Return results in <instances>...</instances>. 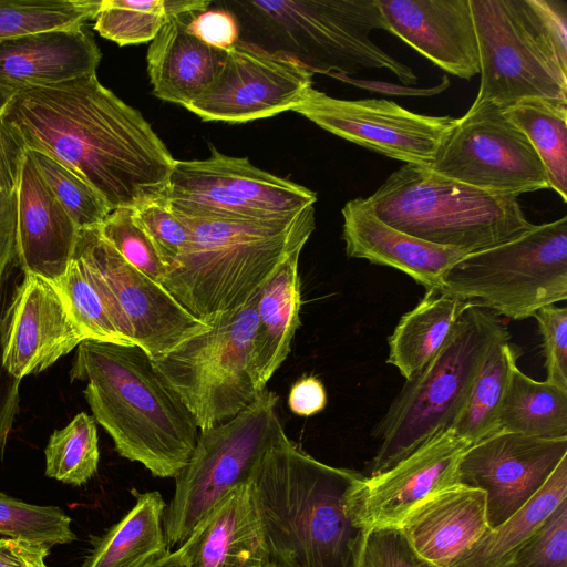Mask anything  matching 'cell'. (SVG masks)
I'll list each match as a JSON object with an SVG mask.
<instances>
[{"label": "cell", "instance_id": "ab89813d", "mask_svg": "<svg viewBox=\"0 0 567 567\" xmlns=\"http://www.w3.org/2000/svg\"><path fill=\"white\" fill-rule=\"evenodd\" d=\"M101 236L135 269L162 284L167 268L134 208L111 210L97 226Z\"/></svg>", "mask_w": 567, "mask_h": 567}, {"label": "cell", "instance_id": "60d3db41", "mask_svg": "<svg viewBox=\"0 0 567 567\" xmlns=\"http://www.w3.org/2000/svg\"><path fill=\"white\" fill-rule=\"evenodd\" d=\"M499 567H567V501Z\"/></svg>", "mask_w": 567, "mask_h": 567}, {"label": "cell", "instance_id": "8d00e7d4", "mask_svg": "<svg viewBox=\"0 0 567 567\" xmlns=\"http://www.w3.org/2000/svg\"><path fill=\"white\" fill-rule=\"evenodd\" d=\"M51 282L86 340L131 344L117 331L103 296L81 259L72 256L64 275Z\"/></svg>", "mask_w": 567, "mask_h": 567}, {"label": "cell", "instance_id": "f1b7e54d", "mask_svg": "<svg viewBox=\"0 0 567 567\" xmlns=\"http://www.w3.org/2000/svg\"><path fill=\"white\" fill-rule=\"evenodd\" d=\"M135 497L132 509L93 542L84 567H150L171 553L162 495L154 491L135 493Z\"/></svg>", "mask_w": 567, "mask_h": 567}, {"label": "cell", "instance_id": "f546056e", "mask_svg": "<svg viewBox=\"0 0 567 567\" xmlns=\"http://www.w3.org/2000/svg\"><path fill=\"white\" fill-rule=\"evenodd\" d=\"M567 501V456L523 507L489 528L450 567H499Z\"/></svg>", "mask_w": 567, "mask_h": 567}, {"label": "cell", "instance_id": "6da1fadb", "mask_svg": "<svg viewBox=\"0 0 567 567\" xmlns=\"http://www.w3.org/2000/svg\"><path fill=\"white\" fill-rule=\"evenodd\" d=\"M2 117L28 150L76 172L111 210L163 197L175 159L143 115L96 73L17 91Z\"/></svg>", "mask_w": 567, "mask_h": 567}, {"label": "cell", "instance_id": "603a6c76", "mask_svg": "<svg viewBox=\"0 0 567 567\" xmlns=\"http://www.w3.org/2000/svg\"><path fill=\"white\" fill-rule=\"evenodd\" d=\"M101 51L83 27L23 34L0 42V86L20 91L95 74Z\"/></svg>", "mask_w": 567, "mask_h": 567}, {"label": "cell", "instance_id": "7dc6e473", "mask_svg": "<svg viewBox=\"0 0 567 567\" xmlns=\"http://www.w3.org/2000/svg\"><path fill=\"white\" fill-rule=\"evenodd\" d=\"M4 289L0 295V327L6 306ZM20 380L11 375L2 364L0 341V461L3 457L9 434L19 411Z\"/></svg>", "mask_w": 567, "mask_h": 567}, {"label": "cell", "instance_id": "ac0fdd59", "mask_svg": "<svg viewBox=\"0 0 567 567\" xmlns=\"http://www.w3.org/2000/svg\"><path fill=\"white\" fill-rule=\"evenodd\" d=\"M86 340L54 285L24 274L7 305L0 327L4 369L21 380L38 374Z\"/></svg>", "mask_w": 567, "mask_h": 567}, {"label": "cell", "instance_id": "4dcf8cb0", "mask_svg": "<svg viewBox=\"0 0 567 567\" xmlns=\"http://www.w3.org/2000/svg\"><path fill=\"white\" fill-rule=\"evenodd\" d=\"M499 430L540 439L567 437V391L511 368L502 401Z\"/></svg>", "mask_w": 567, "mask_h": 567}, {"label": "cell", "instance_id": "d590c367", "mask_svg": "<svg viewBox=\"0 0 567 567\" xmlns=\"http://www.w3.org/2000/svg\"><path fill=\"white\" fill-rule=\"evenodd\" d=\"M102 0H0V42L23 34L83 27Z\"/></svg>", "mask_w": 567, "mask_h": 567}, {"label": "cell", "instance_id": "8fae6325", "mask_svg": "<svg viewBox=\"0 0 567 567\" xmlns=\"http://www.w3.org/2000/svg\"><path fill=\"white\" fill-rule=\"evenodd\" d=\"M257 296L246 306L215 318L207 330L152 359L199 431L230 420L260 393L249 373Z\"/></svg>", "mask_w": 567, "mask_h": 567}, {"label": "cell", "instance_id": "ee69618b", "mask_svg": "<svg viewBox=\"0 0 567 567\" xmlns=\"http://www.w3.org/2000/svg\"><path fill=\"white\" fill-rule=\"evenodd\" d=\"M533 317L543 339L545 381L567 391V308L548 305Z\"/></svg>", "mask_w": 567, "mask_h": 567}, {"label": "cell", "instance_id": "836d02e7", "mask_svg": "<svg viewBox=\"0 0 567 567\" xmlns=\"http://www.w3.org/2000/svg\"><path fill=\"white\" fill-rule=\"evenodd\" d=\"M206 0H102L94 29L118 45L152 41L173 18L208 9Z\"/></svg>", "mask_w": 567, "mask_h": 567}, {"label": "cell", "instance_id": "681fc988", "mask_svg": "<svg viewBox=\"0 0 567 567\" xmlns=\"http://www.w3.org/2000/svg\"><path fill=\"white\" fill-rule=\"evenodd\" d=\"M288 405L293 414L310 416L327 405V392L323 383L313 375L300 378L290 389Z\"/></svg>", "mask_w": 567, "mask_h": 567}, {"label": "cell", "instance_id": "d6986e66", "mask_svg": "<svg viewBox=\"0 0 567 567\" xmlns=\"http://www.w3.org/2000/svg\"><path fill=\"white\" fill-rule=\"evenodd\" d=\"M471 446L452 429L442 430L388 470L364 477L354 493L360 524L399 526L421 501L455 484L458 463Z\"/></svg>", "mask_w": 567, "mask_h": 567}, {"label": "cell", "instance_id": "44dd1931", "mask_svg": "<svg viewBox=\"0 0 567 567\" xmlns=\"http://www.w3.org/2000/svg\"><path fill=\"white\" fill-rule=\"evenodd\" d=\"M341 213L342 239L349 257L400 270L426 290L439 289L445 272L467 255L385 224L373 213L367 198L349 200Z\"/></svg>", "mask_w": 567, "mask_h": 567}, {"label": "cell", "instance_id": "b9f144b4", "mask_svg": "<svg viewBox=\"0 0 567 567\" xmlns=\"http://www.w3.org/2000/svg\"><path fill=\"white\" fill-rule=\"evenodd\" d=\"M357 567H439L420 555L399 526L370 528Z\"/></svg>", "mask_w": 567, "mask_h": 567}, {"label": "cell", "instance_id": "74e56055", "mask_svg": "<svg viewBox=\"0 0 567 567\" xmlns=\"http://www.w3.org/2000/svg\"><path fill=\"white\" fill-rule=\"evenodd\" d=\"M28 154L79 229L97 227L103 223L111 208L82 176L44 153L28 150Z\"/></svg>", "mask_w": 567, "mask_h": 567}, {"label": "cell", "instance_id": "8992f818", "mask_svg": "<svg viewBox=\"0 0 567 567\" xmlns=\"http://www.w3.org/2000/svg\"><path fill=\"white\" fill-rule=\"evenodd\" d=\"M481 82L475 103H567V14L557 0H470Z\"/></svg>", "mask_w": 567, "mask_h": 567}, {"label": "cell", "instance_id": "1f68e13d", "mask_svg": "<svg viewBox=\"0 0 567 567\" xmlns=\"http://www.w3.org/2000/svg\"><path fill=\"white\" fill-rule=\"evenodd\" d=\"M528 138L547 172L550 188L567 202V103L527 97L502 109Z\"/></svg>", "mask_w": 567, "mask_h": 567}, {"label": "cell", "instance_id": "9a60e30c", "mask_svg": "<svg viewBox=\"0 0 567 567\" xmlns=\"http://www.w3.org/2000/svg\"><path fill=\"white\" fill-rule=\"evenodd\" d=\"M292 111L351 143L425 167L432 166L456 123L452 116L415 113L385 99L342 100L313 87Z\"/></svg>", "mask_w": 567, "mask_h": 567}, {"label": "cell", "instance_id": "5b68a950", "mask_svg": "<svg viewBox=\"0 0 567 567\" xmlns=\"http://www.w3.org/2000/svg\"><path fill=\"white\" fill-rule=\"evenodd\" d=\"M239 40L285 55L313 73L334 78L384 69L404 85L417 83L406 64L371 39L388 31L378 0L224 1Z\"/></svg>", "mask_w": 567, "mask_h": 567}, {"label": "cell", "instance_id": "e0dca14e", "mask_svg": "<svg viewBox=\"0 0 567 567\" xmlns=\"http://www.w3.org/2000/svg\"><path fill=\"white\" fill-rule=\"evenodd\" d=\"M566 456L567 437L498 430L466 450L455 482L485 493L487 524L494 528L536 495Z\"/></svg>", "mask_w": 567, "mask_h": 567}, {"label": "cell", "instance_id": "7bdbcfd3", "mask_svg": "<svg viewBox=\"0 0 567 567\" xmlns=\"http://www.w3.org/2000/svg\"><path fill=\"white\" fill-rule=\"evenodd\" d=\"M134 212L159 252L168 272L188 241L189 231L186 224L162 198L134 208Z\"/></svg>", "mask_w": 567, "mask_h": 567}, {"label": "cell", "instance_id": "ba28073f", "mask_svg": "<svg viewBox=\"0 0 567 567\" xmlns=\"http://www.w3.org/2000/svg\"><path fill=\"white\" fill-rule=\"evenodd\" d=\"M511 339L497 315L473 303L436 355L405 383L378 426L380 445L371 475L379 474L442 430L451 429L491 347Z\"/></svg>", "mask_w": 567, "mask_h": 567}, {"label": "cell", "instance_id": "c3c4849f", "mask_svg": "<svg viewBox=\"0 0 567 567\" xmlns=\"http://www.w3.org/2000/svg\"><path fill=\"white\" fill-rule=\"evenodd\" d=\"M50 550L41 543L0 538V567H49L45 558Z\"/></svg>", "mask_w": 567, "mask_h": 567}, {"label": "cell", "instance_id": "5bb4252c", "mask_svg": "<svg viewBox=\"0 0 567 567\" xmlns=\"http://www.w3.org/2000/svg\"><path fill=\"white\" fill-rule=\"evenodd\" d=\"M463 184L518 197L550 188L538 154L526 135L494 103H475L460 118L430 167Z\"/></svg>", "mask_w": 567, "mask_h": 567}, {"label": "cell", "instance_id": "2e32d148", "mask_svg": "<svg viewBox=\"0 0 567 567\" xmlns=\"http://www.w3.org/2000/svg\"><path fill=\"white\" fill-rule=\"evenodd\" d=\"M296 61L238 40L210 85L187 110L203 121L246 123L292 111L312 87Z\"/></svg>", "mask_w": 567, "mask_h": 567}, {"label": "cell", "instance_id": "ffe728a7", "mask_svg": "<svg viewBox=\"0 0 567 567\" xmlns=\"http://www.w3.org/2000/svg\"><path fill=\"white\" fill-rule=\"evenodd\" d=\"M396 35L442 70L471 80L480 55L470 0H378Z\"/></svg>", "mask_w": 567, "mask_h": 567}, {"label": "cell", "instance_id": "816d5d0a", "mask_svg": "<svg viewBox=\"0 0 567 567\" xmlns=\"http://www.w3.org/2000/svg\"><path fill=\"white\" fill-rule=\"evenodd\" d=\"M150 567H187V565L183 559L181 551L177 549L173 553H169L166 557L154 563Z\"/></svg>", "mask_w": 567, "mask_h": 567}, {"label": "cell", "instance_id": "d6a6232c", "mask_svg": "<svg viewBox=\"0 0 567 567\" xmlns=\"http://www.w3.org/2000/svg\"><path fill=\"white\" fill-rule=\"evenodd\" d=\"M519 352L509 339L495 342L488 350L451 429L471 445L499 430L498 416L511 368Z\"/></svg>", "mask_w": 567, "mask_h": 567}, {"label": "cell", "instance_id": "d4e9b609", "mask_svg": "<svg viewBox=\"0 0 567 567\" xmlns=\"http://www.w3.org/2000/svg\"><path fill=\"white\" fill-rule=\"evenodd\" d=\"M178 550L187 567H269L250 484L225 495Z\"/></svg>", "mask_w": 567, "mask_h": 567}, {"label": "cell", "instance_id": "e575fe53", "mask_svg": "<svg viewBox=\"0 0 567 567\" xmlns=\"http://www.w3.org/2000/svg\"><path fill=\"white\" fill-rule=\"evenodd\" d=\"M45 476L81 486L97 472L99 437L93 416L81 412L63 429L55 430L44 449Z\"/></svg>", "mask_w": 567, "mask_h": 567}, {"label": "cell", "instance_id": "4fadbf2b", "mask_svg": "<svg viewBox=\"0 0 567 567\" xmlns=\"http://www.w3.org/2000/svg\"><path fill=\"white\" fill-rule=\"evenodd\" d=\"M73 256L84 264L121 336L152 359L210 327L162 284L131 266L97 227L79 229Z\"/></svg>", "mask_w": 567, "mask_h": 567}, {"label": "cell", "instance_id": "f5cc1de1", "mask_svg": "<svg viewBox=\"0 0 567 567\" xmlns=\"http://www.w3.org/2000/svg\"><path fill=\"white\" fill-rule=\"evenodd\" d=\"M16 93L14 90L0 86V115L4 111L7 104L10 102L11 97Z\"/></svg>", "mask_w": 567, "mask_h": 567}, {"label": "cell", "instance_id": "f35d334b", "mask_svg": "<svg viewBox=\"0 0 567 567\" xmlns=\"http://www.w3.org/2000/svg\"><path fill=\"white\" fill-rule=\"evenodd\" d=\"M71 523L58 506L29 504L0 492V534L7 537L52 548L75 540Z\"/></svg>", "mask_w": 567, "mask_h": 567}, {"label": "cell", "instance_id": "4316f807", "mask_svg": "<svg viewBox=\"0 0 567 567\" xmlns=\"http://www.w3.org/2000/svg\"><path fill=\"white\" fill-rule=\"evenodd\" d=\"M300 252L290 255L257 296V327L250 351L249 373L259 392L287 359L300 324Z\"/></svg>", "mask_w": 567, "mask_h": 567}, {"label": "cell", "instance_id": "9c48e42d", "mask_svg": "<svg viewBox=\"0 0 567 567\" xmlns=\"http://www.w3.org/2000/svg\"><path fill=\"white\" fill-rule=\"evenodd\" d=\"M437 290L513 320L565 301L567 217L465 255L445 272Z\"/></svg>", "mask_w": 567, "mask_h": 567}, {"label": "cell", "instance_id": "484cf974", "mask_svg": "<svg viewBox=\"0 0 567 567\" xmlns=\"http://www.w3.org/2000/svg\"><path fill=\"white\" fill-rule=\"evenodd\" d=\"M192 13L173 17L151 41L146 55L153 94L184 107L210 85L226 56V51L187 30Z\"/></svg>", "mask_w": 567, "mask_h": 567}, {"label": "cell", "instance_id": "bcb514c9", "mask_svg": "<svg viewBox=\"0 0 567 567\" xmlns=\"http://www.w3.org/2000/svg\"><path fill=\"white\" fill-rule=\"evenodd\" d=\"M187 30L204 43L227 51L239 40V27L231 12L223 8L193 12Z\"/></svg>", "mask_w": 567, "mask_h": 567}, {"label": "cell", "instance_id": "3957f363", "mask_svg": "<svg viewBox=\"0 0 567 567\" xmlns=\"http://www.w3.org/2000/svg\"><path fill=\"white\" fill-rule=\"evenodd\" d=\"M70 380L86 382L83 394L93 417L121 456L157 477H175L187 464L199 427L143 349L84 340Z\"/></svg>", "mask_w": 567, "mask_h": 567}, {"label": "cell", "instance_id": "7402d4cb", "mask_svg": "<svg viewBox=\"0 0 567 567\" xmlns=\"http://www.w3.org/2000/svg\"><path fill=\"white\" fill-rule=\"evenodd\" d=\"M78 231L27 152L17 193V260L23 272L59 279L72 259Z\"/></svg>", "mask_w": 567, "mask_h": 567}, {"label": "cell", "instance_id": "cb8c5ba5", "mask_svg": "<svg viewBox=\"0 0 567 567\" xmlns=\"http://www.w3.org/2000/svg\"><path fill=\"white\" fill-rule=\"evenodd\" d=\"M399 527L420 555L450 567L489 529L485 493L455 483L417 503Z\"/></svg>", "mask_w": 567, "mask_h": 567}, {"label": "cell", "instance_id": "52a82bcc", "mask_svg": "<svg viewBox=\"0 0 567 567\" xmlns=\"http://www.w3.org/2000/svg\"><path fill=\"white\" fill-rule=\"evenodd\" d=\"M367 200L385 224L465 254L508 241L534 225L517 197L486 192L412 164L394 171Z\"/></svg>", "mask_w": 567, "mask_h": 567}, {"label": "cell", "instance_id": "7a4b0ae2", "mask_svg": "<svg viewBox=\"0 0 567 567\" xmlns=\"http://www.w3.org/2000/svg\"><path fill=\"white\" fill-rule=\"evenodd\" d=\"M364 477L316 460L284 430L250 482L269 567H357L368 530L354 493Z\"/></svg>", "mask_w": 567, "mask_h": 567}, {"label": "cell", "instance_id": "f6af8a7d", "mask_svg": "<svg viewBox=\"0 0 567 567\" xmlns=\"http://www.w3.org/2000/svg\"><path fill=\"white\" fill-rule=\"evenodd\" d=\"M28 148L20 134L0 115V208L17 197Z\"/></svg>", "mask_w": 567, "mask_h": 567}, {"label": "cell", "instance_id": "7c38bea8", "mask_svg": "<svg viewBox=\"0 0 567 567\" xmlns=\"http://www.w3.org/2000/svg\"><path fill=\"white\" fill-rule=\"evenodd\" d=\"M162 199L182 218L256 220L297 214L317 195L212 147L205 159L174 161Z\"/></svg>", "mask_w": 567, "mask_h": 567}, {"label": "cell", "instance_id": "277c9868", "mask_svg": "<svg viewBox=\"0 0 567 567\" xmlns=\"http://www.w3.org/2000/svg\"><path fill=\"white\" fill-rule=\"evenodd\" d=\"M182 219L188 241L162 285L206 324L250 302L316 227L313 205L272 219Z\"/></svg>", "mask_w": 567, "mask_h": 567}, {"label": "cell", "instance_id": "f907efd6", "mask_svg": "<svg viewBox=\"0 0 567 567\" xmlns=\"http://www.w3.org/2000/svg\"><path fill=\"white\" fill-rule=\"evenodd\" d=\"M17 260V197L0 208V295Z\"/></svg>", "mask_w": 567, "mask_h": 567}, {"label": "cell", "instance_id": "83f0119b", "mask_svg": "<svg viewBox=\"0 0 567 567\" xmlns=\"http://www.w3.org/2000/svg\"><path fill=\"white\" fill-rule=\"evenodd\" d=\"M473 305L437 289L404 313L388 339L386 362L405 380L414 378L440 351L463 312Z\"/></svg>", "mask_w": 567, "mask_h": 567}, {"label": "cell", "instance_id": "30bf717a", "mask_svg": "<svg viewBox=\"0 0 567 567\" xmlns=\"http://www.w3.org/2000/svg\"><path fill=\"white\" fill-rule=\"evenodd\" d=\"M278 401L279 396L265 388L230 420L199 431L187 464L174 477L175 492L165 508L163 525L169 546L182 544L230 491L250 484L284 431Z\"/></svg>", "mask_w": 567, "mask_h": 567}]
</instances>
